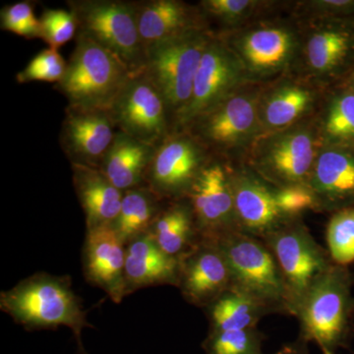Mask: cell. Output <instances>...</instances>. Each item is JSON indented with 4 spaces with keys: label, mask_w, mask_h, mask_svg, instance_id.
I'll return each instance as SVG.
<instances>
[{
    "label": "cell",
    "mask_w": 354,
    "mask_h": 354,
    "mask_svg": "<svg viewBox=\"0 0 354 354\" xmlns=\"http://www.w3.org/2000/svg\"><path fill=\"white\" fill-rule=\"evenodd\" d=\"M351 77V78H353V80L354 81V73Z\"/></svg>",
    "instance_id": "f35d334b"
},
{
    "label": "cell",
    "mask_w": 354,
    "mask_h": 354,
    "mask_svg": "<svg viewBox=\"0 0 354 354\" xmlns=\"http://www.w3.org/2000/svg\"><path fill=\"white\" fill-rule=\"evenodd\" d=\"M118 131L108 109L67 106L59 144L71 167L100 169Z\"/></svg>",
    "instance_id": "ac0fdd59"
},
{
    "label": "cell",
    "mask_w": 354,
    "mask_h": 354,
    "mask_svg": "<svg viewBox=\"0 0 354 354\" xmlns=\"http://www.w3.org/2000/svg\"><path fill=\"white\" fill-rule=\"evenodd\" d=\"M215 242L227 260L232 290L264 305L271 314L290 315L285 279L262 239L239 232Z\"/></svg>",
    "instance_id": "ba28073f"
},
{
    "label": "cell",
    "mask_w": 354,
    "mask_h": 354,
    "mask_svg": "<svg viewBox=\"0 0 354 354\" xmlns=\"http://www.w3.org/2000/svg\"><path fill=\"white\" fill-rule=\"evenodd\" d=\"M73 53L64 79L55 85L67 106L109 109L131 73L115 55L88 37L77 32Z\"/></svg>",
    "instance_id": "52a82bcc"
},
{
    "label": "cell",
    "mask_w": 354,
    "mask_h": 354,
    "mask_svg": "<svg viewBox=\"0 0 354 354\" xmlns=\"http://www.w3.org/2000/svg\"><path fill=\"white\" fill-rule=\"evenodd\" d=\"M179 259L165 253L150 234L142 235L127 245V295L141 288L178 285Z\"/></svg>",
    "instance_id": "603a6c76"
},
{
    "label": "cell",
    "mask_w": 354,
    "mask_h": 354,
    "mask_svg": "<svg viewBox=\"0 0 354 354\" xmlns=\"http://www.w3.org/2000/svg\"><path fill=\"white\" fill-rule=\"evenodd\" d=\"M274 354H309L308 342L298 337L297 341L286 344Z\"/></svg>",
    "instance_id": "74e56055"
},
{
    "label": "cell",
    "mask_w": 354,
    "mask_h": 354,
    "mask_svg": "<svg viewBox=\"0 0 354 354\" xmlns=\"http://www.w3.org/2000/svg\"><path fill=\"white\" fill-rule=\"evenodd\" d=\"M149 234L165 253L177 259L201 241L192 209L186 199L165 202Z\"/></svg>",
    "instance_id": "484cf974"
},
{
    "label": "cell",
    "mask_w": 354,
    "mask_h": 354,
    "mask_svg": "<svg viewBox=\"0 0 354 354\" xmlns=\"http://www.w3.org/2000/svg\"><path fill=\"white\" fill-rule=\"evenodd\" d=\"M230 174L241 232L263 239L295 220L279 209L277 188L263 180L245 165L230 162Z\"/></svg>",
    "instance_id": "2e32d148"
},
{
    "label": "cell",
    "mask_w": 354,
    "mask_h": 354,
    "mask_svg": "<svg viewBox=\"0 0 354 354\" xmlns=\"http://www.w3.org/2000/svg\"><path fill=\"white\" fill-rule=\"evenodd\" d=\"M325 92L293 72L266 83L259 101L262 135L286 129L315 115Z\"/></svg>",
    "instance_id": "e0dca14e"
},
{
    "label": "cell",
    "mask_w": 354,
    "mask_h": 354,
    "mask_svg": "<svg viewBox=\"0 0 354 354\" xmlns=\"http://www.w3.org/2000/svg\"><path fill=\"white\" fill-rule=\"evenodd\" d=\"M125 258L127 246L111 225L87 230L83 249L84 276L116 304L127 297Z\"/></svg>",
    "instance_id": "44dd1931"
},
{
    "label": "cell",
    "mask_w": 354,
    "mask_h": 354,
    "mask_svg": "<svg viewBox=\"0 0 354 354\" xmlns=\"http://www.w3.org/2000/svg\"><path fill=\"white\" fill-rule=\"evenodd\" d=\"M67 62L58 50L48 48L32 58L24 69L18 72L16 80L19 84L48 82L58 84L64 79Z\"/></svg>",
    "instance_id": "d6a6232c"
},
{
    "label": "cell",
    "mask_w": 354,
    "mask_h": 354,
    "mask_svg": "<svg viewBox=\"0 0 354 354\" xmlns=\"http://www.w3.org/2000/svg\"><path fill=\"white\" fill-rule=\"evenodd\" d=\"M155 150L156 147L118 131L100 169L122 192L140 187L145 185Z\"/></svg>",
    "instance_id": "d4e9b609"
},
{
    "label": "cell",
    "mask_w": 354,
    "mask_h": 354,
    "mask_svg": "<svg viewBox=\"0 0 354 354\" xmlns=\"http://www.w3.org/2000/svg\"><path fill=\"white\" fill-rule=\"evenodd\" d=\"M279 209L290 218H302L307 211H314V198L307 186L277 188Z\"/></svg>",
    "instance_id": "8d00e7d4"
},
{
    "label": "cell",
    "mask_w": 354,
    "mask_h": 354,
    "mask_svg": "<svg viewBox=\"0 0 354 354\" xmlns=\"http://www.w3.org/2000/svg\"><path fill=\"white\" fill-rule=\"evenodd\" d=\"M315 115L286 129L262 135L241 164L274 187L307 186L323 144Z\"/></svg>",
    "instance_id": "5b68a950"
},
{
    "label": "cell",
    "mask_w": 354,
    "mask_h": 354,
    "mask_svg": "<svg viewBox=\"0 0 354 354\" xmlns=\"http://www.w3.org/2000/svg\"><path fill=\"white\" fill-rule=\"evenodd\" d=\"M315 118L323 144L354 147V81L351 77L326 90Z\"/></svg>",
    "instance_id": "4316f807"
},
{
    "label": "cell",
    "mask_w": 354,
    "mask_h": 354,
    "mask_svg": "<svg viewBox=\"0 0 354 354\" xmlns=\"http://www.w3.org/2000/svg\"><path fill=\"white\" fill-rule=\"evenodd\" d=\"M43 41L48 48L59 50L65 44L71 41L78 32L75 16L65 9H44L39 17Z\"/></svg>",
    "instance_id": "e575fe53"
},
{
    "label": "cell",
    "mask_w": 354,
    "mask_h": 354,
    "mask_svg": "<svg viewBox=\"0 0 354 354\" xmlns=\"http://www.w3.org/2000/svg\"><path fill=\"white\" fill-rule=\"evenodd\" d=\"M198 7L209 26L212 21L220 26L216 32L232 31L253 21L279 13L286 4L264 0H201Z\"/></svg>",
    "instance_id": "f546056e"
},
{
    "label": "cell",
    "mask_w": 354,
    "mask_h": 354,
    "mask_svg": "<svg viewBox=\"0 0 354 354\" xmlns=\"http://www.w3.org/2000/svg\"><path fill=\"white\" fill-rule=\"evenodd\" d=\"M73 185L86 218L87 230L111 225L120 214L123 192L101 169L72 165Z\"/></svg>",
    "instance_id": "cb8c5ba5"
},
{
    "label": "cell",
    "mask_w": 354,
    "mask_h": 354,
    "mask_svg": "<svg viewBox=\"0 0 354 354\" xmlns=\"http://www.w3.org/2000/svg\"><path fill=\"white\" fill-rule=\"evenodd\" d=\"M0 27L27 39L43 38L41 22L30 1H19L4 6L0 12Z\"/></svg>",
    "instance_id": "836d02e7"
},
{
    "label": "cell",
    "mask_w": 354,
    "mask_h": 354,
    "mask_svg": "<svg viewBox=\"0 0 354 354\" xmlns=\"http://www.w3.org/2000/svg\"><path fill=\"white\" fill-rule=\"evenodd\" d=\"M214 32L198 30L146 48L144 73L164 97L172 132L189 104L198 67Z\"/></svg>",
    "instance_id": "9c48e42d"
},
{
    "label": "cell",
    "mask_w": 354,
    "mask_h": 354,
    "mask_svg": "<svg viewBox=\"0 0 354 354\" xmlns=\"http://www.w3.org/2000/svg\"><path fill=\"white\" fill-rule=\"evenodd\" d=\"M354 274L348 267L333 265L314 281L297 305L300 339L315 342L323 354L348 348L354 333Z\"/></svg>",
    "instance_id": "7a4b0ae2"
},
{
    "label": "cell",
    "mask_w": 354,
    "mask_h": 354,
    "mask_svg": "<svg viewBox=\"0 0 354 354\" xmlns=\"http://www.w3.org/2000/svg\"><path fill=\"white\" fill-rule=\"evenodd\" d=\"M265 84L248 83L197 116L181 131H187L213 157L241 162L262 136L259 101Z\"/></svg>",
    "instance_id": "277c9868"
},
{
    "label": "cell",
    "mask_w": 354,
    "mask_h": 354,
    "mask_svg": "<svg viewBox=\"0 0 354 354\" xmlns=\"http://www.w3.org/2000/svg\"><path fill=\"white\" fill-rule=\"evenodd\" d=\"M133 6L145 48L187 32L212 30L197 4L181 0H141L133 1Z\"/></svg>",
    "instance_id": "7402d4cb"
},
{
    "label": "cell",
    "mask_w": 354,
    "mask_h": 354,
    "mask_svg": "<svg viewBox=\"0 0 354 354\" xmlns=\"http://www.w3.org/2000/svg\"><path fill=\"white\" fill-rule=\"evenodd\" d=\"M290 12L300 18L354 20V0L297 1L291 4Z\"/></svg>",
    "instance_id": "d590c367"
},
{
    "label": "cell",
    "mask_w": 354,
    "mask_h": 354,
    "mask_svg": "<svg viewBox=\"0 0 354 354\" xmlns=\"http://www.w3.org/2000/svg\"><path fill=\"white\" fill-rule=\"evenodd\" d=\"M297 19L299 23L300 46L291 72L324 90L353 75L354 20Z\"/></svg>",
    "instance_id": "8992f818"
},
{
    "label": "cell",
    "mask_w": 354,
    "mask_h": 354,
    "mask_svg": "<svg viewBox=\"0 0 354 354\" xmlns=\"http://www.w3.org/2000/svg\"><path fill=\"white\" fill-rule=\"evenodd\" d=\"M216 34L234 53L250 82H271L295 67L300 29L291 12L288 17L272 14L232 31Z\"/></svg>",
    "instance_id": "3957f363"
},
{
    "label": "cell",
    "mask_w": 354,
    "mask_h": 354,
    "mask_svg": "<svg viewBox=\"0 0 354 354\" xmlns=\"http://www.w3.org/2000/svg\"><path fill=\"white\" fill-rule=\"evenodd\" d=\"M278 262L290 302V316L319 277L335 264L302 218H295L262 239Z\"/></svg>",
    "instance_id": "8fae6325"
},
{
    "label": "cell",
    "mask_w": 354,
    "mask_h": 354,
    "mask_svg": "<svg viewBox=\"0 0 354 354\" xmlns=\"http://www.w3.org/2000/svg\"><path fill=\"white\" fill-rule=\"evenodd\" d=\"M212 158L190 133L172 132L156 148L145 185L164 201L184 199Z\"/></svg>",
    "instance_id": "7c38bea8"
},
{
    "label": "cell",
    "mask_w": 354,
    "mask_h": 354,
    "mask_svg": "<svg viewBox=\"0 0 354 354\" xmlns=\"http://www.w3.org/2000/svg\"><path fill=\"white\" fill-rule=\"evenodd\" d=\"M165 202L146 185L123 192L120 214L111 225L121 242L127 246L149 234Z\"/></svg>",
    "instance_id": "83f0119b"
},
{
    "label": "cell",
    "mask_w": 354,
    "mask_h": 354,
    "mask_svg": "<svg viewBox=\"0 0 354 354\" xmlns=\"http://www.w3.org/2000/svg\"><path fill=\"white\" fill-rule=\"evenodd\" d=\"M307 187L318 213L354 208V147L322 144Z\"/></svg>",
    "instance_id": "d6986e66"
},
{
    "label": "cell",
    "mask_w": 354,
    "mask_h": 354,
    "mask_svg": "<svg viewBox=\"0 0 354 354\" xmlns=\"http://www.w3.org/2000/svg\"><path fill=\"white\" fill-rule=\"evenodd\" d=\"M0 308L27 330L69 328L79 351L86 353L82 330L92 328L82 300L74 292L69 277L46 272L32 274L0 295Z\"/></svg>",
    "instance_id": "6da1fadb"
},
{
    "label": "cell",
    "mask_w": 354,
    "mask_h": 354,
    "mask_svg": "<svg viewBox=\"0 0 354 354\" xmlns=\"http://www.w3.org/2000/svg\"><path fill=\"white\" fill-rule=\"evenodd\" d=\"M326 241L328 252L335 265L348 267L354 263V208L330 215Z\"/></svg>",
    "instance_id": "4dcf8cb0"
},
{
    "label": "cell",
    "mask_w": 354,
    "mask_h": 354,
    "mask_svg": "<svg viewBox=\"0 0 354 354\" xmlns=\"http://www.w3.org/2000/svg\"><path fill=\"white\" fill-rule=\"evenodd\" d=\"M248 83L252 82L239 60L214 32L198 67L189 104L177 120L174 132L181 131L197 116Z\"/></svg>",
    "instance_id": "9a60e30c"
},
{
    "label": "cell",
    "mask_w": 354,
    "mask_h": 354,
    "mask_svg": "<svg viewBox=\"0 0 354 354\" xmlns=\"http://www.w3.org/2000/svg\"><path fill=\"white\" fill-rule=\"evenodd\" d=\"M264 339L258 328L209 332L202 348L206 354H264Z\"/></svg>",
    "instance_id": "1f68e13d"
},
{
    "label": "cell",
    "mask_w": 354,
    "mask_h": 354,
    "mask_svg": "<svg viewBox=\"0 0 354 354\" xmlns=\"http://www.w3.org/2000/svg\"><path fill=\"white\" fill-rule=\"evenodd\" d=\"M109 111L118 131L156 148L172 133L164 97L145 73L131 76Z\"/></svg>",
    "instance_id": "4fadbf2b"
},
{
    "label": "cell",
    "mask_w": 354,
    "mask_h": 354,
    "mask_svg": "<svg viewBox=\"0 0 354 354\" xmlns=\"http://www.w3.org/2000/svg\"><path fill=\"white\" fill-rule=\"evenodd\" d=\"M78 32L115 55L132 76L144 73L146 48L135 17L133 1L124 0H68Z\"/></svg>",
    "instance_id": "30bf717a"
},
{
    "label": "cell",
    "mask_w": 354,
    "mask_h": 354,
    "mask_svg": "<svg viewBox=\"0 0 354 354\" xmlns=\"http://www.w3.org/2000/svg\"><path fill=\"white\" fill-rule=\"evenodd\" d=\"M177 288L188 304L203 309L232 288L227 260L216 242L201 241L179 258Z\"/></svg>",
    "instance_id": "ffe728a7"
},
{
    "label": "cell",
    "mask_w": 354,
    "mask_h": 354,
    "mask_svg": "<svg viewBox=\"0 0 354 354\" xmlns=\"http://www.w3.org/2000/svg\"><path fill=\"white\" fill-rule=\"evenodd\" d=\"M184 199L192 209L201 241L215 242L241 232L227 160L212 158Z\"/></svg>",
    "instance_id": "5bb4252c"
},
{
    "label": "cell",
    "mask_w": 354,
    "mask_h": 354,
    "mask_svg": "<svg viewBox=\"0 0 354 354\" xmlns=\"http://www.w3.org/2000/svg\"><path fill=\"white\" fill-rule=\"evenodd\" d=\"M204 310L209 324V332L257 328L261 319L271 314L264 305L232 288Z\"/></svg>",
    "instance_id": "f1b7e54d"
}]
</instances>
